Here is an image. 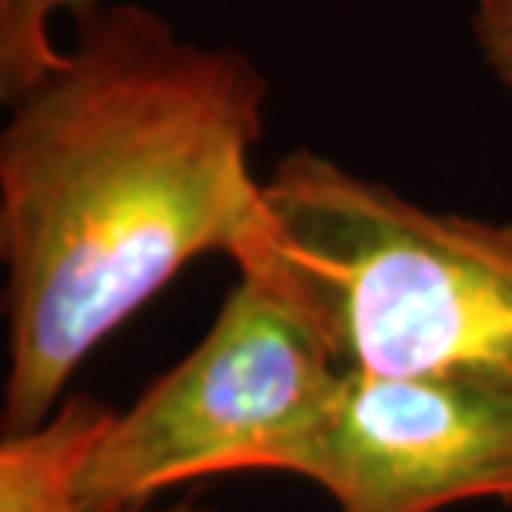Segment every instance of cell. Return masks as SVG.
<instances>
[{"mask_svg":"<svg viewBox=\"0 0 512 512\" xmlns=\"http://www.w3.org/2000/svg\"><path fill=\"white\" fill-rule=\"evenodd\" d=\"M114 409L90 396H67L40 426L0 439V512H87L80 476L114 423ZM140 512H207L197 506Z\"/></svg>","mask_w":512,"mask_h":512,"instance_id":"5","label":"cell"},{"mask_svg":"<svg viewBox=\"0 0 512 512\" xmlns=\"http://www.w3.org/2000/svg\"><path fill=\"white\" fill-rule=\"evenodd\" d=\"M237 256L343 373L476 386L512 399V223L429 210L316 150L263 180Z\"/></svg>","mask_w":512,"mask_h":512,"instance_id":"2","label":"cell"},{"mask_svg":"<svg viewBox=\"0 0 512 512\" xmlns=\"http://www.w3.org/2000/svg\"><path fill=\"white\" fill-rule=\"evenodd\" d=\"M263 70L130 0L10 104L0 133L4 433L40 426L84 360L193 260L263 227Z\"/></svg>","mask_w":512,"mask_h":512,"instance_id":"1","label":"cell"},{"mask_svg":"<svg viewBox=\"0 0 512 512\" xmlns=\"http://www.w3.org/2000/svg\"><path fill=\"white\" fill-rule=\"evenodd\" d=\"M110 0H0V100L10 107L60 64L54 17L74 20L107 7Z\"/></svg>","mask_w":512,"mask_h":512,"instance_id":"6","label":"cell"},{"mask_svg":"<svg viewBox=\"0 0 512 512\" xmlns=\"http://www.w3.org/2000/svg\"><path fill=\"white\" fill-rule=\"evenodd\" d=\"M343 370L260 276L240 273L203 340L114 416L80 476L87 512H140L223 473H280Z\"/></svg>","mask_w":512,"mask_h":512,"instance_id":"3","label":"cell"},{"mask_svg":"<svg viewBox=\"0 0 512 512\" xmlns=\"http://www.w3.org/2000/svg\"><path fill=\"white\" fill-rule=\"evenodd\" d=\"M280 473L336 512H446L512 503V399L476 386L343 373Z\"/></svg>","mask_w":512,"mask_h":512,"instance_id":"4","label":"cell"},{"mask_svg":"<svg viewBox=\"0 0 512 512\" xmlns=\"http://www.w3.org/2000/svg\"><path fill=\"white\" fill-rule=\"evenodd\" d=\"M469 30L486 70L512 97V0H469Z\"/></svg>","mask_w":512,"mask_h":512,"instance_id":"7","label":"cell"}]
</instances>
